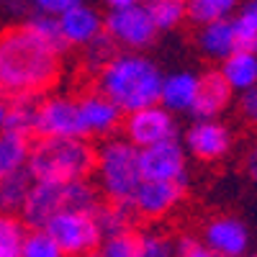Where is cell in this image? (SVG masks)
I'll return each mask as SVG.
<instances>
[{"label": "cell", "instance_id": "6da1fadb", "mask_svg": "<svg viewBox=\"0 0 257 257\" xmlns=\"http://www.w3.org/2000/svg\"><path fill=\"white\" fill-rule=\"evenodd\" d=\"M62 52L24 24L0 31V95L41 98L59 80Z\"/></svg>", "mask_w": 257, "mask_h": 257}, {"label": "cell", "instance_id": "7a4b0ae2", "mask_svg": "<svg viewBox=\"0 0 257 257\" xmlns=\"http://www.w3.org/2000/svg\"><path fill=\"white\" fill-rule=\"evenodd\" d=\"M162 77L165 75L149 57L139 52H116L113 59L95 72V90L113 100L123 113H132L160 100Z\"/></svg>", "mask_w": 257, "mask_h": 257}, {"label": "cell", "instance_id": "3957f363", "mask_svg": "<svg viewBox=\"0 0 257 257\" xmlns=\"http://www.w3.org/2000/svg\"><path fill=\"white\" fill-rule=\"evenodd\" d=\"M95 167V149L88 139H36L26 170L34 180L72 183L90 178Z\"/></svg>", "mask_w": 257, "mask_h": 257}, {"label": "cell", "instance_id": "277c9868", "mask_svg": "<svg viewBox=\"0 0 257 257\" xmlns=\"http://www.w3.org/2000/svg\"><path fill=\"white\" fill-rule=\"evenodd\" d=\"M95 185L105 201L128 203L139 188L142 170H139V147L128 139H105L100 149H95Z\"/></svg>", "mask_w": 257, "mask_h": 257}, {"label": "cell", "instance_id": "5b68a950", "mask_svg": "<svg viewBox=\"0 0 257 257\" xmlns=\"http://www.w3.org/2000/svg\"><path fill=\"white\" fill-rule=\"evenodd\" d=\"M44 231L59 244V249L67 257H90L103 242L95 213L88 211L64 208L44 226Z\"/></svg>", "mask_w": 257, "mask_h": 257}, {"label": "cell", "instance_id": "8992f818", "mask_svg": "<svg viewBox=\"0 0 257 257\" xmlns=\"http://www.w3.org/2000/svg\"><path fill=\"white\" fill-rule=\"evenodd\" d=\"M36 139H88L80 123L77 98L72 95H41L36 100L34 118Z\"/></svg>", "mask_w": 257, "mask_h": 257}, {"label": "cell", "instance_id": "52a82bcc", "mask_svg": "<svg viewBox=\"0 0 257 257\" xmlns=\"http://www.w3.org/2000/svg\"><path fill=\"white\" fill-rule=\"evenodd\" d=\"M103 34L108 36L118 49L139 52V49L152 44L160 31L152 24V18H149L147 6L139 3V6L108 11V16L103 18Z\"/></svg>", "mask_w": 257, "mask_h": 257}, {"label": "cell", "instance_id": "ba28073f", "mask_svg": "<svg viewBox=\"0 0 257 257\" xmlns=\"http://www.w3.org/2000/svg\"><path fill=\"white\" fill-rule=\"evenodd\" d=\"M121 126H123V139H128L139 149L178 137L175 116L170 113L167 108H162L160 103L126 113V121Z\"/></svg>", "mask_w": 257, "mask_h": 257}, {"label": "cell", "instance_id": "9c48e42d", "mask_svg": "<svg viewBox=\"0 0 257 257\" xmlns=\"http://www.w3.org/2000/svg\"><path fill=\"white\" fill-rule=\"evenodd\" d=\"M93 257H178L175 242L160 231H126L103 239Z\"/></svg>", "mask_w": 257, "mask_h": 257}, {"label": "cell", "instance_id": "30bf717a", "mask_svg": "<svg viewBox=\"0 0 257 257\" xmlns=\"http://www.w3.org/2000/svg\"><path fill=\"white\" fill-rule=\"evenodd\" d=\"M139 170L144 180H173L185 183V147L175 139L157 142L139 149Z\"/></svg>", "mask_w": 257, "mask_h": 257}, {"label": "cell", "instance_id": "8fae6325", "mask_svg": "<svg viewBox=\"0 0 257 257\" xmlns=\"http://www.w3.org/2000/svg\"><path fill=\"white\" fill-rule=\"evenodd\" d=\"M185 198V183H173V180H142L139 188L134 190L128 206L134 208L137 219H149L157 221L173 213L180 201Z\"/></svg>", "mask_w": 257, "mask_h": 257}, {"label": "cell", "instance_id": "7c38bea8", "mask_svg": "<svg viewBox=\"0 0 257 257\" xmlns=\"http://www.w3.org/2000/svg\"><path fill=\"white\" fill-rule=\"evenodd\" d=\"M201 242L216 257H247L249 229L237 216H213L203 226Z\"/></svg>", "mask_w": 257, "mask_h": 257}, {"label": "cell", "instance_id": "4fadbf2b", "mask_svg": "<svg viewBox=\"0 0 257 257\" xmlns=\"http://www.w3.org/2000/svg\"><path fill=\"white\" fill-rule=\"evenodd\" d=\"M77 111H80V123H82L85 137L108 139L123 123V111L98 90L77 95Z\"/></svg>", "mask_w": 257, "mask_h": 257}, {"label": "cell", "instance_id": "5bb4252c", "mask_svg": "<svg viewBox=\"0 0 257 257\" xmlns=\"http://www.w3.org/2000/svg\"><path fill=\"white\" fill-rule=\"evenodd\" d=\"M59 211H64V183L34 180L18 216L26 229H44Z\"/></svg>", "mask_w": 257, "mask_h": 257}, {"label": "cell", "instance_id": "9a60e30c", "mask_svg": "<svg viewBox=\"0 0 257 257\" xmlns=\"http://www.w3.org/2000/svg\"><path fill=\"white\" fill-rule=\"evenodd\" d=\"M185 149L201 162H216L231 149V132L216 118H196L185 132Z\"/></svg>", "mask_w": 257, "mask_h": 257}, {"label": "cell", "instance_id": "2e32d148", "mask_svg": "<svg viewBox=\"0 0 257 257\" xmlns=\"http://www.w3.org/2000/svg\"><path fill=\"white\" fill-rule=\"evenodd\" d=\"M57 21H59V31H62V39H64L67 47H80L82 49L85 44H90L95 36L103 34V16L88 3L72 6Z\"/></svg>", "mask_w": 257, "mask_h": 257}, {"label": "cell", "instance_id": "e0dca14e", "mask_svg": "<svg viewBox=\"0 0 257 257\" xmlns=\"http://www.w3.org/2000/svg\"><path fill=\"white\" fill-rule=\"evenodd\" d=\"M198 75L193 72H173L162 77L160 88V105L167 108L170 113H190L193 103H196L198 93Z\"/></svg>", "mask_w": 257, "mask_h": 257}, {"label": "cell", "instance_id": "ac0fdd59", "mask_svg": "<svg viewBox=\"0 0 257 257\" xmlns=\"http://www.w3.org/2000/svg\"><path fill=\"white\" fill-rule=\"evenodd\" d=\"M231 88L224 82L219 72H208L198 80V93L196 103H193L190 113L196 118H216L226 105L231 103Z\"/></svg>", "mask_w": 257, "mask_h": 257}, {"label": "cell", "instance_id": "d6986e66", "mask_svg": "<svg viewBox=\"0 0 257 257\" xmlns=\"http://www.w3.org/2000/svg\"><path fill=\"white\" fill-rule=\"evenodd\" d=\"M219 75L231 88V93H244L247 88L257 85V54L234 49L229 57L221 59Z\"/></svg>", "mask_w": 257, "mask_h": 257}, {"label": "cell", "instance_id": "ffe728a7", "mask_svg": "<svg viewBox=\"0 0 257 257\" xmlns=\"http://www.w3.org/2000/svg\"><path fill=\"white\" fill-rule=\"evenodd\" d=\"M198 47L211 59L229 57L234 49H237V47H234V34H231V18H221V21L203 24L201 31H198Z\"/></svg>", "mask_w": 257, "mask_h": 257}, {"label": "cell", "instance_id": "44dd1931", "mask_svg": "<svg viewBox=\"0 0 257 257\" xmlns=\"http://www.w3.org/2000/svg\"><path fill=\"white\" fill-rule=\"evenodd\" d=\"M95 221L100 229V237L108 239V237H118V234L126 231H134L137 224V213L128 203H100V208L95 211Z\"/></svg>", "mask_w": 257, "mask_h": 257}, {"label": "cell", "instance_id": "7402d4cb", "mask_svg": "<svg viewBox=\"0 0 257 257\" xmlns=\"http://www.w3.org/2000/svg\"><path fill=\"white\" fill-rule=\"evenodd\" d=\"M31 152V139L13 132H0V180L24 170Z\"/></svg>", "mask_w": 257, "mask_h": 257}, {"label": "cell", "instance_id": "603a6c76", "mask_svg": "<svg viewBox=\"0 0 257 257\" xmlns=\"http://www.w3.org/2000/svg\"><path fill=\"white\" fill-rule=\"evenodd\" d=\"M31 185H34V178L29 175L26 167L0 180V213L18 216L24 203H26V196H29Z\"/></svg>", "mask_w": 257, "mask_h": 257}, {"label": "cell", "instance_id": "cb8c5ba5", "mask_svg": "<svg viewBox=\"0 0 257 257\" xmlns=\"http://www.w3.org/2000/svg\"><path fill=\"white\" fill-rule=\"evenodd\" d=\"M36 100L39 98H8V116H6L3 132H13L31 139L34 118H36Z\"/></svg>", "mask_w": 257, "mask_h": 257}, {"label": "cell", "instance_id": "d4e9b609", "mask_svg": "<svg viewBox=\"0 0 257 257\" xmlns=\"http://www.w3.org/2000/svg\"><path fill=\"white\" fill-rule=\"evenodd\" d=\"M144 6L157 31H170L180 26L188 16V0H144Z\"/></svg>", "mask_w": 257, "mask_h": 257}, {"label": "cell", "instance_id": "484cf974", "mask_svg": "<svg viewBox=\"0 0 257 257\" xmlns=\"http://www.w3.org/2000/svg\"><path fill=\"white\" fill-rule=\"evenodd\" d=\"M26 231L29 229L21 221V216L0 213V257H21Z\"/></svg>", "mask_w": 257, "mask_h": 257}, {"label": "cell", "instance_id": "4316f807", "mask_svg": "<svg viewBox=\"0 0 257 257\" xmlns=\"http://www.w3.org/2000/svg\"><path fill=\"white\" fill-rule=\"evenodd\" d=\"M239 0H188V18L196 21L198 26L211 24V21L231 18Z\"/></svg>", "mask_w": 257, "mask_h": 257}, {"label": "cell", "instance_id": "83f0119b", "mask_svg": "<svg viewBox=\"0 0 257 257\" xmlns=\"http://www.w3.org/2000/svg\"><path fill=\"white\" fill-rule=\"evenodd\" d=\"M24 26L29 31H34L41 41H47L49 47H54L57 52L64 54V49H67V44H64L62 39V31H59V21L54 16H41V13H29L24 18Z\"/></svg>", "mask_w": 257, "mask_h": 257}, {"label": "cell", "instance_id": "f1b7e54d", "mask_svg": "<svg viewBox=\"0 0 257 257\" xmlns=\"http://www.w3.org/2000/svg\"><path fill=\"white\" fill-rule=\"evenodd\" d=\"M21 257H67V254L59 249V244L44 229H29L24 247H21Z\"/></svg>", "mask_w": 257, "mask_h": 257}, {"label": "cell", "instance_id": "f546056e", "mask_svg": "<svg viewBox=\"0 0 257 257\" xmlns=\"http://www.w3.org/2000/svg\"><path fill=\"white\" fill-rule=\"evenodd\" d=\"M116 52H118V47H116L113 41H111L108 36H105V34L95 36V39L90 41V44H85V47H82L85 64H88V70H93V72H98L105 62H111Z\"/></svg>", "mask_w": 257, "mask_h": 257}, {"label": "cell", "instance_id": "4dcf8cb0", "mask_svg": "<svg viewBox=\"0 0 257 257\" xmlns=\"http://www.w3.org/2000/svg\"><path fill=\"white\" fill-rule=\"evenodd\" d=\"M231 34H234V47L239 52H254L257 54V29L244 16L231 18Z\"/></svg>", "mask_w": 257, "mask_h": 257}, {"label": "cell", "instance_id": "1f68e13d", "mask_svg": "<svg viewBox=\"0 0 257 257\" xmlns=\"http://www.w3.org/2000/svg\"><path fill=\"white\" fill-rule=\"evenodd\" d=\"M82 3V0H29L31 13H41V16H54L59 18L64 11H70L72 6Z\"/></svg>", "mask_w": 257, "mask_h": 257}, {"label": "cell", "instance_id": "d6a6232c", "mask_svg": "<svg viewBox=\"0 0 257 257\" xmlns=\"http://www.w3.org/2000/svg\"><path fill=\"white\" fill-rule=\"evenodd\" d=\"M175 252H178V257H216L213 252H208V249L203 247V242L193 239V237L178 239V242H175Z\"/></svg>", "mask_w": 257, "mask_h": 257}, {"label": "cell", "instance_id": "836d02e7", "mask_svg": "<svg viewBox=\"0 0 257 257\" xmlns=\"http://www.w3.org/2000/svg\"><path fill=\"white\" fill-rule=\"evenodd\" d=\"M239 111L247 121L257 123V85L247 88L244 93H239Z\"/></svg>", "mask_w": 257, "mask_h": 257}, {"label": "cell", "instance_id": "e575fe53", "mask_svg": "<svg viewBox=\"0 0 257 257\" xmlns=\"http://www.w3.org/2000/svg\"><path fill=\"white\" fill-rule=\"evenodd\" d=\"M244 167H247V175L252 178V183H257V142L252 144V149L244 157Z\"/></svg>", "mask_w": 257, "mask_h": 257}, {"label": "cell", "instance_id": "d590c367", "mask_svg": "<svg viewBox=\"0 0 257 257\" xmlns=\"http://www.w3.org/2000/svg\"><path fill=\"white\" fill-rule=\"evenodd\" d=\"M239 16H244L249 24L257 29V0H247V3L242 6V11H239Z\"/></svg>", "mask_w": 257, "mask_h": 257}, {"label": "cell", "instance_id": "8d00e7d4", "mask_svg": "<svg viewBox=\"0 0 257 257\" xmlns=\"http://www.w3.org/2000/svg\"><path fill=\"white\" fill-rule=\"evenodd\" d=\"M103 3L108 6V11H118V8H128V6H139L144 0H103Z\"/></svg>", "mask_w": 257, "mask_h": 257}, {"label": "cell", "instance_id": "74e56055", "mask_svg": "<svg viewBox=\"0 0 257 257\" xmlns=\"http://www.w3.org/2000/svg\"><path fill=\"white\" fill-rule=\"evenodd\" d=\"M6 116H8V98L0 95V132H3V126H6Z\"/></svg>", "mask_w": 257, "mask_h": 257}, {"label": "cell", "instance_id": "f35d334b", "mask_svg": "<svg viewBox=\"0 0 257 257\" xmlns=\"http://www.w3.org/2000/svg\"><path fill=\"white\" fill-rule=\"evenodd\" d=\"M3 3H6V0H0V6H3Z\"/></svg>", "mask_w": 257, "mask_h": 257}, {"label": "cell", "instance_id": "ab89813d", "mask_svg": "<svg viewBox=\"0 0 257 257\" xmlns=\"http://www.w3.org/2000/svg\"><path fill=\"white\" fill-rule=\"evenodd\" d=\"M249 257H257V254H249Z\"/></svg>", "mask_w": 257, "mask_h": 257}, {"label": "cell", "instance_id": "60d3db41", "mask_svg": "<svg viewBox=\"0 0 257 257\" xmlns=\"http://www.w3.org/2000/svg\"><path fill=\"white\" fill-rule=\"evenodd\" d=\"M90 257H93V254H90Z\"/></svg>", "mask_w": 257, "mask_h": 257}]
</instances>
